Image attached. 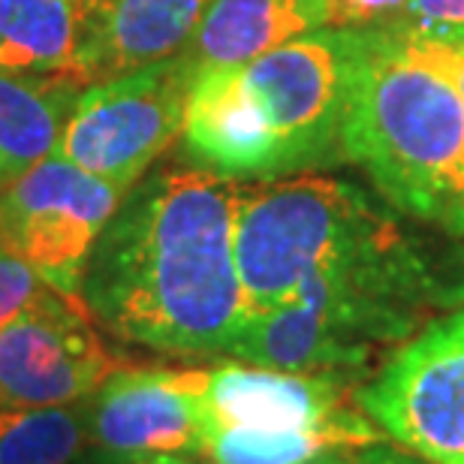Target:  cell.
I'll use <instances>...</instances> for the list:
<instances>
[{
  "label": "cell",
  "instance_id": "cell-1",
  "mask_svg": "<svg viewBox=\"0 0 464 464\" xmlns=\"http://www.w3.org/2000/svg\"><path fill=\"white\" fill-rule=\"evenodd\" d=\"M236 199V181L199 166L130 188L88 256L85 308L127 344L227 353L250 314L232 254Z\"/></svg>",
  "mask_w": 464,
  "mask_h": 464
},
{
  "label": "cell",
  "instance_id": "cell-2",
  "mask_svg": "<svg viewBox=\"0 0 464 464\" xmlns=\"http://www.w3.org/2000/svg\"><path fill=\"white\" fill-rule=\"evenodd\" d=\"M341 151L398 211L450 229L464 163V106L429 43L389 27L353 31Z\"/></svg>",
  "mask_w": 464,
  "mask_h": 464
},
{
  "label": "cell",
  "instance_id": "cell-3",
  "mask_svg": "<svg viewBox=\"0 0 464 464\" xmlns=\"http://www.w3.org/2000/svg\"><path fill=\"white\" fill-rule=\"evenodd\" d=\"M401 224L356 184L286 175L238 188L232 254L247 311L286 302L311 275L395 236Z\"/></svg>",
  "mask_w": 464,
  "mask_h": 464
},
{
  "label": "cell",
  "instance_id": "cell-4",
  "mask_svg": "<svg viewBox=\"0 0 464 464\" xmlns=\"http://www.w3.org/2000/svg\"><path fill=\"white\" fill-rule=\"evenodd\" d=\"M353 27H320L238 67L247 103L272 151L275 179L344 160Z\"/></svg>",
  "mask_w": 464,
  "mask_h": 464
},
{
  "label": "cell",
  "instance_id": "cell-5",
  "mask_svg": "<svg viewBox=\"0 0 464 464\" xmlns=\"http://www.w3.org/2000/svg\"><path fill=\"white\" fill-rule=\"evenodd\" d=\"M197 76V67L181 52L82 88L54 154L121 190L136 188L148 166L181 136Z\"/></svg>",
  "mask_w": 464,
  "mask_h": 464
},
{
  "label": "cell",
  "instance_id": "cell-6",
  "mask_svg": "<svg viewBox=\"0 0 464 464\" xmlns=\"http://www.w3.org/2000/svg\"><path fill=\"white\" fill-rule=\"evenodd\" d=\"M353 401L401 450L464 464V308L407 338Z\"/></svg>",
  "mask_w": 464,
  "mask_h": 464
},
{
  "label": "cell",
  "instance_id": "cell-7",
  "mask_svg": "<svg viewBox=\"0 0 464 464\" xmlns=\"http://www.w3.org/2000/svg\"><path fill=\"white\" fill-rule=\"evenodd\" d=\"M127 190L52 154L0 190V245L45 284L82 299V277L100 232Z\"/></svg>",
  "mask_w": 464,
  "mask_h": 464
},
{
  "label": "cell",
  "instance_id": "cell-8",
  "mask_svg": "<svg viewBox=\"0 0 464 464\" xmlns=\"http://www.w3.org/2000/svg\"><path fill=\"white\" fill-rule=\"evenodd\" d=\"M112 371L85 302L54 286L0 329V411L82 404Z\"/></svg>",
  "mask_w": 464,
  "mask_h": 464
},
{
  "label": "cell",
  "instance_id": "cell-9",
  "mask_svg": "<svg viewBox=\"0 0 464 464\" xmlns=\"http://www.w3.org/2000/svg\"><path fill=\"white\" fill-rule=\"evenodd\" d=\"M100 459L197 452L206 440V371L115 368L85 401Z\"/></svg>",
  "mask_w": 464,
  "mask_h": 464
},
{
  "label": "cell",
  "instance_id": "cell-10",
  "mask_svg": "<svg viewBox=\"0 0 464 464\" xmlns=\"http://www.w3.org/2000/svg\"><path fill=\"white\" fill-rule=\"evenodd\" d=\"M341 371H277L224 362L206 371V420L256 431L323 429L353 407Z\"/></svg>",
  "mask_w": 464,
  "mask_h": 464
},
{
  "label": "cell",
  "instance_id": "cell-11",
  "mask_svg": "<svg viewBox=\"0 0 464 464\" xmlns=\"http://www.w3.org/2000/svg\"><path fill=\"white\" fill-rule=\"evenodd\" d=\"M208 6L211 0H91L76 79L88 88L175 58Z\"/></svg>",
  "mask_w": 464,
  "mask_h": 464
},
{
  "label": "cell",
  "instance_id": "cell-12",
  "mask_svg": "<svg viewBox=\"0 0 464 464\" xmlns=\"http://www.w3.org/2000/svg\"><path fill=\"white\" fill-rule=\"evenodd\" d=\"M320 27H329L326 0H211L184 54L197 72L245 67Z\"/></svg>",
  "mask_w": 464,
  "mask_h": 464
},
{
  "label": "cell",
  "instance_id": "cell-13",
  "mask_svg": "<svg viewBox=\"0 0 464 464\" xmlns=\"http://www.w3.org/2000/svg\"><path fill=\"white\" fill-rule=\"evenodd\" d=\"M82 88L72 76H18L0 70V190L58 151Z\"/></svg>",
  "mask_w": 464,
  "mask_h": 464
},
{
  "label": "cell",
  "instance_id": "cell-14",
  "mask_svg": "<svg viewBox=\"0 0 464 464\" xmlns=\"http://www.w3.org/2000/svg\"><path fill=\"white\" fill-rule=\"evenodd\" d=\"M88 13L91 0H0V70L76 79Z\"/></svg>",
  "mask_w": 464,
  "mask_h": 464
},
{
  "label": "cell",
  "instance_id": "cell-15",
  "mask_svg": "<svg viewBox=\"0 0 464 464\" xmlns=\"http://www.w3.org/2000/svg\"><path fill=\"white\" fill-rule=\"evenodd\" d=\"M380 443V429L359 407L323 429L302 431H256L206 420L202 456L211 464H304L338 447Z\"/></svg>",
  "mask_w": 464,
  "mask_h": 464
},
{
  "label": "cell",
  "instance_id": "cell-16",
  "mask_svg": "<svg viewBox=\"0 0 464 464\" xmlns=\"http://www.w3.org/2000/svg\"><path fill=\"white\" fill-rule=\"evenodd\" d=\"M88 452L85 401L0 411V464H85Z\"/></svg>",
  "mask_w": 464,
  "mask_h": 464
},
{
  "label": "cell",
  "instance_id": "cell-17",
  "mask_svg": "<svg viewBox=\"0 0 464 464\" xmlns=\"http://www.w3.org/2000/svg\"><path fill=\"white\" fill-rule=\"evenodd\" d=\"M389 31L425 40L464 36V0H407Z\"/></svg>",
  "mask_w": 464,
  "mask_h": 464
},
{
  "label": "cell",
  "instance_id": "cell-18",
  "mask_svg": "<svg viewBox=\"0 0 464 464\" xmlns=\"http://www.w3.org/2000/svg\"><path fill=\"white\" fill-rule=\"evenodd\" d=\"M45 286L49 284L22 256H15L13 250L0 245V329L31 308Z\"/></svg>",
  "mask_w": 464,
  "mask_h": 464
},
{
  "label": "cell",
  "instance_id": "cell-19",
  "mask_svg": "<svg viewBox=\"0 0 464 464\" xmlns=\"http://www.w3.org/2000/svg\"><path fill=\"white\" fill-rule=\"evenodd\" d=\"M329 4V27H389L401 15L407 0H326Z\"/></svg>",
  "mask_w": 464,
  "mask_h": 464
},
{
  "label": "cell",
  "instance_id": "cell-20",
  "mask_svg": "<svg viewBox=\"0 0 464 464\" xmlns=\"http://www.w3.org/2000/svg\"><path fill=\"white\" fill-rule=\"evenodd\" d=\"M416 40L429 43L431 49L443 58V63H447L450 72H452V79H456V88H459V97H461V106H464V36H452V40H425V36H416ZM450 232L452 236H464V163H461V175H459L456 208H452Z\"/></svg>",
  "mask_w": 464,
  "mask_h": 464
},
{
  "label": "cell",
  "instance_id": "cell-21",
  "mask_svg": "<svg viewBox=\"0 0 464 464\" xmlns=\"http://www.w3.org/2000/svg\"><path fill=\"white\" fill-rule=\"evenodd\" d=\"M359 461L362 464H429L425 459L413 456L401 447H389V443H371V447H362L359 450Z\"/></svg>",
  "mask_w": 464,
  "mask_h": 464
},
{
  "label": "cell",
  "instance_id": "cell-22",
  "mask_svg": "<svg viewBox=\"0 0 464 464\" xmlns=\"http://www.w3.org/2000/svg\"><path fill=\"white\" fill-rule=\"evenodd\" d=\"M100 464H211L197 452H151V456H127V459H100Z\"/></svg>",
  "mask_w": 464,
  "mask_h": 464
},
{
  "label": "cell",
  "instance_id": "cell-23",
  "mask_svg": "<svg viewBox=\"0 0 464 464\" xmlns=\"http://www.w3.org/2000/svg\"><path fill=\"white\" fill-rule=\"evenodd\" d=\"M359 450L362 447H338V450L323 452V456L304 461V464H362L359 461Z\"/></svg>",
  "mask_w": 464,
  "mask_h": 464
}]
</instances>
